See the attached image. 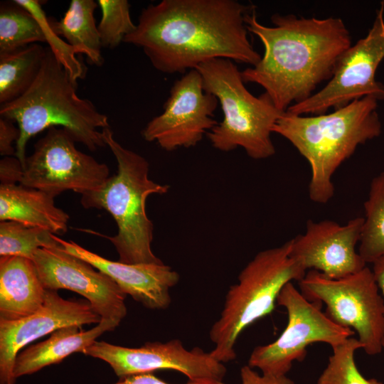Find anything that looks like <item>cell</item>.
I'll return each mask as SVG.
<instances>
[{"mask_svg": "<svg viewBox=\"0 0 384 384\" xmlns=\"http://www.w3.org/2000/svg\"><path fill=\"white\" fill-rule=\"evenodd\" d=\"M23 174V167L17 157L6 156L0 161L1 185L20 184Z\"/></svg>", "mask_w": 384, "mask_h": 384, "instance_id": "30", "label": "cell"}, {"mask_svg": "<svg viewBox=\"0 0 384 384\" xmlns=\"http://www.w3.org/2000/svg\"><path fill=\"white\" fill-rule=\"evenodd\" d=\"M44 287L32 260L19 256L0 258V319L29 316L44 304Z\"/></svg>", "mask_w": 384, "mask_h": 384, "instance_id": "18", "label": "cell"}, {"mask_svg": "<svg viewBox=\"0 0 384 384\" xmlns=\"http://www.w3.org/2000/svg\"><path fill=\"white\" fill-rule=\"evenodd\" d=\"M46 48L31 44L14 52L0 55V105L21 96L36 78Z\"/></svg>", "mask_w": 384, "mask_h": 384, "instance_id": "22", "label": "cell"}, {"mask_svg": "<svg viewBox=\"0 0 384 384\" xmlns=\"http://www.w3.org/2000/svg\"><path fill=\"white\" fill-rule=\"evenodd\" d=\"M378 100H356L329 114L311 116L284 112L272 132L287 139L309 162L310 199L327 203L334 194L332 176L358 146L381 134Z\"/></svg>", "mask_w": 384, "mask_h": 384, "instance_id": "3", "label": "cell"}, {"mask_svg": "<svg viewBox=\"0 0 384 384\" xmlns=\"http://www.w3.org/2000/svg\"><path fill=\"white\" fill-rule=\"evenodd\" d=\"M218 105L204 90L200 73L190 70L174 82L163 112L146 124L142 135L166 151L195 146L218 124L213 118Z\"/></svg>", "mask_w": 384, "mask_h": 384, "instance_id": "13", "label": "cell"}, {"mask_svg": "<svg viewBox=\"0 0 384 384\" xmlns=\"http://www.w3.org/2000/svg\"><path fill=\"white\" fill-rule=\"evenodd\" d=\"M361 348L362 344L353 337L333 348V353L316 384H383L376 378H366L359 371L355 353Z\"/></svg>", "mask_w": 384, "mask_h": 384, "instance_id": "26", "label": "cell"}, {"mask_svg": "<svg viewBox=\"0 0 384 384\" xmlns=\"http://www.w3.org/2000/svg\"><path fill=\"white\" fill-rule=\"evenodd\" d=\"M97 4L102 14L97 26L102 46L113 49L136 28L130 4L127 0H98Z\"/></svg>", "mask_w": 384, "mask_h": 384, "instance_id": "27", "label": "cell"}, {"mask_svg": "<svg viewBox=\"0 0 384 384\" xmlns=\"http://www.w3.org/2000/svg\"><path fill=\"white\" fill-rule=\"evenodd\" d=\"M97 6L93 0H72L59 21L49 22L53 31L63 36L75 53L85 54L92 64L101 66L102 46L95 18Z\"/></svg>", "mask_w": 384, "mask_h": 384, "instance_id": "21", "label": "cell"}, {"mask_svg": "<svg viewBox=\"0 0 384 384\" xmlns=\"http://www.w3.org/2000/svg\"><path fill=\"white\" fill-rule=\"evenodd\" d=\"M16 3L28 10L41 23L44 30L46 41L55 46L52 50L55 55L60 48L61 55L60 61L63 64L65 69L69 72L72 78L77 81L78 78L84 76L85 71L84 65L74 57L75 52L67 43L58 38V36L51 28L49 20H47L43 10L41 9L42 1L36 0H14Z\"/></svg>", "mask_w": 384, "mask_h": 384, "instance_id": "28", "label": "cell"}, {"mask_svg": "<svg viewBox=\"0 0 384 384\" xmlns=\"http://www.w3.org/2000/svg\"><path fill=\"white\" fill-rule=\"evenodd\" d=\"M119 324L102 319L90 330H80L77 325L60 328L46 340L32 345L16 356L14 376L16 379L35 373L50 365L60 363L74 353H83L96 339L107 331L114 330Z\"/></svg>", "mask_w": 384, "mask_h": 384, "instance_id": "19", "label": "cell"}, {"mask_svg": "<svg viewBox=\"0 0 384 384\" xmlns=\"http://www.w3.org/2000/svg\"><path fill=\"white\" fill-rule=\"evenodd\" d=\"M364 218L340 225L324 220L307 221L306 231L291 240L290 255L306 271L316 270L327 277L338 279L366 267L356 251Z\"/></svg>", "mask_w": 384, "mask_h": 384, "instance_id": "16", "label": "cell"}, {"mask_svg": "<svg viewBox=\"0 0 384 384\" xmlns=\"http://www.w3.org/2000/svg\"><path fill=\"white\" fill-rule=\"evenodd\" d=\"M271 21L272 26L259 22L255 8L245 15L248 32L260 38L265 51L257 64L241 75L245 83L263 87L275 107L284 112L331 79L351 39L340 18L274 14Z\"/></svg>", "mask_w": 384, "mask_h": 384, "instance_id": "2", "label": "cell"}, {"mask_svg": "<svg viewBox=\"0 0 384 384\" xmlns=\"http://www.w3.org/2000/svg\"><path fill=\"white\" fill-rule=\"evenodd\" d=\"M196 70L204 90L218 99L223 114V120L206 134L212 146L225 152L241 147L254 159L273 156L271 134L285 112L279 110L266 92L259 97L250 93L231 60L213 59Z\"/></svg>", "mask_w": 384, "mask_h": 384, "instance_id": "6", "label": "cell"}, {"mask_svg": "<svg viewBox=\"0 0 384 384\" xmlns=\"http://www.w3.org/2000/svg\"><path fill=\"white\" fill-rule=\"evenodd\" d=\"M298 282L308 300L324 304L329 319L357 334L366 353L375 356L382 352L384 299L371 270L365 267L338 279L310 270Z\"/></svg>", "mask_w": 384, "mask_h": 384, "instance_id": "8", "label": "cell"}, {"mask_svg": "<svg viewBox=\"0 0 384 384\" xmlns=\"http://www.w3.org/2000/svg\"><path fill=\"white\" fill-rule=\"evenodd\" d=\"M63 249L88 262L110 277L127 295L150 309L167 308L171 301L170 289L179 281V274L161 264H127L112 261L92 252L76 242L56 236Z\"/></svg>", "mask_w": 384, "mask_h": 384, "instance_id": "17", "label": "cell"}, {"mask_svg": "<svg viewBox=\"0 0 384 384\" xmlns=\"http://www.w3.org/2000/svg\"><path fill=\"white\" fill-rule=\"evenodd\" d=\"M372 272L380 292L384 299V255L380 256L373 262Z\"/></svg>", "mask_w": 384, "mask_h": 384, "instance_id": "33", "label": "cell"}, {"mask_svg": "<svg viewBox=\"0 0 384 384\" xmlns=\"http://www.w3.org/2000/svg\"><path fill=\"white\" fill-rule=\"evenodd\" d=\"M74 80L50 48L31 87L17 99L0 105V116L16 123L20 137L16 157L23 167L28 140L53 127L65 129L76 142L92 151L106 146L102 131L108 117L89 100L80 97Z\"/></svg>", "mask_w": 384, "mask_h": 384, "instance_id": "4", "label": "cell"}, {"mask_svg": "<svg viewBox=\"0 0 384 384\" xmlns=\"http://www.w3.org/2000/svg\"><path fill=\"white\" fill-rule=\"evenodd\" d=\"M241 384H295L287 375L274 376L259 373L248 365L240 369Z\"/></svg>", "mask_w": 384, "mask_h": 384, "instance_id": "31", "label": "cell"}, {"mask_svg": "<svg viewBox=\"0 0 384 384\" xmlns=\"http://www.w3.org/2000/svg\"><path fill=\"white\" fill-rule=\"evenodd\" d=\"M384 59V3L382 2L367 35L351 45L339 58L326 85L303 102L290 106L294 115L321 114L365 97L384 100V84L375 73Z\"/></svg>", "mask_w": 384, "mask_h": 384, "instance_id": "10", "label": "cell"}, {"mask_svg": "<svg viewBox=\"0 0 384 384\" xmlns=\"http://www.w3.org/2000/svg\"><path fill=\"white\" fill-rule=\"evenodd\" d=\"M75 142L63 128L47 129L26 157L20 184L54 198L68 190L82 195L99 188L110 177L108 166L78 150Z\"/></svg>", "mask_w": 384, "mask_h": 384, "instance_id": "11", "label": "cell"}, {"mask_svg": "<svg viewBox=\"0 0 384 384\" xmlns=\"http://www.w3.org/2000/svg\"><path fill=\"white\" fill-rule=\"evenodd\" d=\"M46 289H68L82 295L101 319L120 324L127 309L126 294L107 274L65 252L61 245L40 248L33 258Z\"/></svg>", "mask_w": 384, "mask_h": 384, "instance_id": "14", "label": "cell"}, {"mask_svg": "<svg viewBox=\"0 0 384 384\" xmlns=\"http://www.w3.org/2000/svg\"><path fill=\"white\" fill-rule=\"evenodd\" d=\"M101 131L116 159L117 171L97 189L82 194L80 203L85 208L104 209L114 218L117 233L112 237L97 235L113 244L119 262L164 263L151 249L154 225L147 216L146 203L150 195L166 193L169 186L150 179L147 160L122 146L110 127Z\"/></svg>", "mask_w": 384, "mask_h": 384, "instance_id": "5", "label": "cell"}, {"mask_svg": "<svg viewBox=\"0 0 384 384\" xmlns=\"http://www.w3.org/2000/svg\"><path fill=\"white\" fill-rule=\"evenodd\" d=\"M364 210L358 252L366 263H373L384 255V172L371 181Z\"/></svg>", "mask_w": 384, "mask_h": 384, "instance_id": "24", "label": "cell"}, {"mask_svg": "<svg viewBox=\"0 0 384 384\" xmlns=\"http://www.w3.org/2000/svg\"><path fill=\"white\" fill-rule=\"evenodd\" d=\"M100 321L86 299H65L58 291L47 289L44 304L35 313L16 320L0 319V383L15 384L16 356L29 343L64 326Z\"/></svg>", "mask_w": 384, "mask_h": 384, "instance_id": "15", "label": "cell"}, {"mask_svg": "<svg viewBox=\"0 0 384 384\" xmlns=\"http://www.w3.org/2000/svg\"><path fill=\"white\" fill-rule=\"evenodd\" d=\"M82 353L106 362L119 378L172 370L183 373L188 380L223 381L227 372L210 352L199 347L188 350L178 339L146 342L136 348L95 341Z\"/></svg>", "mask_w": 384, "mask_h": 384, "instance_id": "12", "label": "cell"}, {"mask_svg": "<svg viewBox=\"0 0 384 384\" xmlns=\"http://www.w3.org/2000/svg\"><path fill=\"white\" fill-rule=\"evenodd\" d=\"M6 220L62 235L68 230L69 215L44 191L21 184L1 185L0 221Z\"/></svg>", "mask_w": 384, "mask_h": 384, "instance_id": "20", "label": "cell"}, {"mask_svg": "<svg viewBox=\"0 0 384 384\" xmlns=\"http://www.w3.org/2000/svg\"><path fill=\"white\" fill-rule=\"evenodd\" d=\"M45 42L42 25L28 10L14 1L1 4L0 55Z\"/></svg>", "mask_w": 384, "mask_h": 384, "instance_id": "23", "label": "cell"}, {"mask_svg": "<svg viewBox=\"0 0 384 384\" xmlns=\"http://www.w3.org/2000/svg\"><path fill=\"white\" fill-rule=\"evenodd\" d=\"M291 247L290 240L259 252L240 272L238 283L230 286L220 316L209 332L215 345L210 353L218 361L234 360L240 334L273 311L286 284L305 276L307 271L291 257Z\"/></svg>", "mask_w": 384, "mask_h": 384, "instance_id": "7", "label": "cell"}, {"mask_svg": "<svg viewBox=\"0 0 384 384\" xmlns=\"http://www.w3.org/2000/svg\"><path fill=\"white\" fill-rule=\"evenodd\" d=\"M60 245L56 235L45 229L15 221L0 223V256H19L32 260L40 248Z\"/></svg>", "mask_w": 384, "mask_h": 384, "instance_id": "25", "label": "cell"}, {"mask_svg": "<svg viewBox=\"0 0 384 384\" xmlns=\"http://www.w3.org/2000/svg\"><path fill=\"white\" fill-rule=\"evenodd\" d=\"M113 384H171L156 377L153 373L132 375L121 378ZM185 384H225L223 381L208 380H188Z\"/></svg>", "mask_w": 384, "mask_h": 384, "instance_id": "32", "label": "cell"}, {"mask_svg": "<svg viewBox=\"0 0 384 384\" xmlns=\"http://www.w3.org/2000/svg\"><path fill=\"white\" fill-rule=\"evenodd\" d=\"M277 304L287 312V324L273 342L257 346L250 353L248 366L268 375H287L294 361H302L306 348L325 343L331 348L352 337L355 332L338 325L321 311L322 303L308 300L292 282L281 290Z\"/></svg>", "mask_w": 384, "mask_h": 384, "instance_id": "9", "label": "cell"}, {"mask_svg": "<svg viewBox=\"0 0 384 384\" xmlns=\"http://www.w3.org/2000/svg\"><path fill=\"white\" fill-rule=\"evenodd\" d=\"M254 8L236 0H162L142 10L123 43L142 48L163 73H183L217 58L252 67L262 56L249 41L245 17Z\"/></svg>", "mask_w": 384, "mask_h": 384, "instance_id": "1", "label": "cell"}, {"mask_svg": "<svg viewBox=\"0 0 384 384\" xmlns=\"http://www.w3.org/2000/svg\"><path fill=\"white\" fill-rule=\"evenodd\" d=\"M20 130L14 122L6 117H0V154L3 157L16 156V148L13 143L18 140Z\"/></svg>", "mask_w": 384, "mask_h": 384, "instance_id": "29", "label": "cell"}]
</instances>
